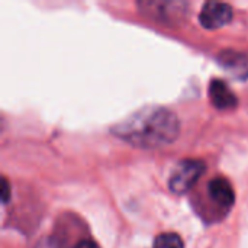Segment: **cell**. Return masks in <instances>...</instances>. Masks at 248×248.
<instances>
[{
    "label": "cell",
    "instance_id": "cell-3",
    "mask_svg": "<svg viewBox=\"0 0 248 248\" xmlns=\"http://www.w3.org/2000/svg\"><path fill=\"white\" fill-rule=\"evenodd\" d=\"M234 16V10L228 3H222V1H208L203 4L201 15H199V20L201 25L205 29H219L225 25H228L231 22Z\"/></svg>",
    "mask_w": 248,
    "mask_h": 248
},
{
    "label": "cell",
    "instance_id": "cell-2",
    "mask_svg": "<svg viewBox=\"0 0 248 248\" xmlns=\"http://www.w3.org/2000/svg\"><path fill=\"white\" fill-rule=\"evenodd\" d=\"M205 170H206V166L202 160H195V158L182 160L174 167L169 179L170 190L177 195L187 193L198 183V180L203 176Z\"/></svg>",
    "mask_w": 248,
    "mask_h": 248
},
{
    "label": "cell",
    "instance_id": "cell-7",
    "mask_svg": "<svg viewBox=\"0 0 248 248\" xmlns=\"http://www.w3.org/2000/svg\"><path fill=\"white\" fill-rule=\"evenodd\" d=\"M74 248H100V247H99V244H97L96 241H93L92 238H83L81 241H78V243L76 244V247Z\"/></svg>",
    "mask_w": 248,
    "mask_h": 248
},
{
    "label": "cell",
    "instance_id": "cell-1",
    "mask_svg": "<svg viewBox=\"0 0 248 248\" xmlns=\"http://www.w3.org/2000/svg\"><path fill=\"white\" fill-rule=\"evenodd\" d=\"M112 134L132 147L157 150L177 140L180 122L167 108L145 106L113 125Z\"/></svg>",
    "mask_w": 248,
    "mask_h": 248
},
{
    "label": "cell",
    "instance_id": "cell-4",
    "mask_svg": "<svg viewBox=\"0 0 248 248\" xmlns=\"http://www.w3.org/2000/svg\"><path fill=\"white\" fill-rule=\"evenodd\" d=\"M208 193L214 202L222 208H231L235 203V192L225 177H214L208 185Z\"/></svg>",
    "mask_w": 248,
    "mask_h": 248
},
{
    "label": "cell",
    "instance_id": "cell-8",
    "mask_svg": "<svg viewBox=\"0 0 248 248\" xmlns=\"http://www.w3.org/2000/svg\"><path fill=\"white\" fill-rule=\"evenodd\" d=\"M1 201H3V203H7V201H9V198H10V193H9V183H7V180L3 177V180H1Z\"/></svg>",
    "mask_w": 248,
    "mask_h": 248
},
{
    "label": "cell",
    "instance_id": "cell-5",
    "mask_svg": "<svg viewBox=\"0 0 248 248\" xmlns=\"http://www.w3.org/2000/svg\"><path fill=\"white\" fill-rule=\"evenodd\" d=\"M209 97H211L212 105L221 110L232 109L237 106V102H238L237 96L228 87V84L218 78H215L209 86Z\"/></svg>",
    "mask_w": 248,
    "mask_h": 248
},
{
    "label": "cell",
    "instance_id": "cell-6",
    "mask_svg": "<svg viewBox=\"0 0 248 248\" xmlns=\"http://www.w3.org/2000/svg\"><path fill=\"white\" fill-rule=\"evenodd\" d=\"M154 248H185V243L176 232H163L155 237Z\"/></svg>",
    "mask_w": 248,
    "mask_h": 248
}]
</instances>
